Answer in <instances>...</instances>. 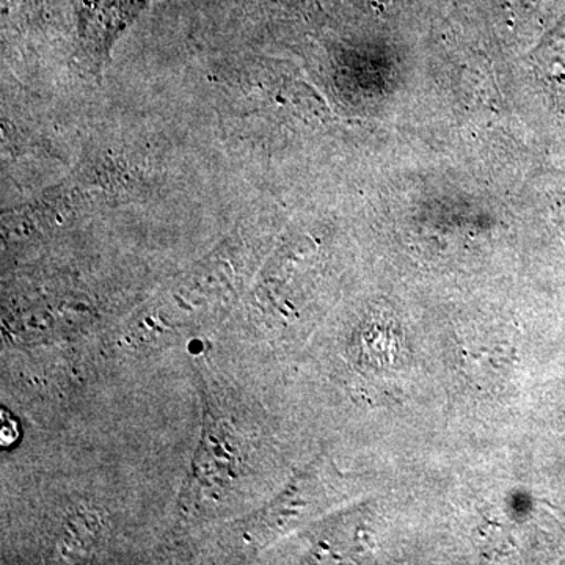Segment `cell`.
Returning a JSON list of instances; mask_svg holds the SVG:
<instances>
[{
    "label": "cell",
    "mask_w": 565,
    "mask_h": 565,
    "mask_svg": "<svg viewBox=\"0 0 565 565\" xmlns=\"http://www.w3.org/2000/svg\"><path fill=\"white\" fill-rule=\"evenodd\" d=\"M233 10L245 18L274 20V18H300L313 14L316 0H225Z\"/></svg>",
    "instance_id": "3957f363"
},
{
    "label": "cell",
    "mask_w": 565,
    "mask_h": 565,
    "mask_svg": "<svg viewBox=\"0 0 565 565\" xmlns=\"http://www.w3.org/2000/svg\"><path fill=\"white\" fill-rule=\"evenodd\" d=\"M18 437H20V427L10 416L6 418V412L2 411V445H13Z\"/></svg>",
    "instance_id": "277c9868"
},
{
    "label": "cell",
    "mask_w": 565,
    "mask_h": 565,
    "mask_svg": "<svg viewBox=\"0 0 565 565\" xmlns=\"http://www.w3.org/2000/svg\"><path fill=\"white\" fill-rule=\"evenodd\" d=\"M152 2L154 0H77L74 35L82 66L99 76L122 33Z\"/></svg>",
    "instance_id": "6da1fadb"
},
{
    "label": "cell",
    "mask_w": 565,
    "mask_h": 565,
    "mask_svg": "<svg viewBox=\"0 0 565 565\" xmlns=\"http://www.w3.org/2000/svg\"><path fill=\"white\" fill-rule=\"evenodd\" d=\"M76 29L66 0H2L3 40L35 44L61 40Z\"/></svg>",
    "instance_id": "7a4b0ae2"
}]
</instances>
